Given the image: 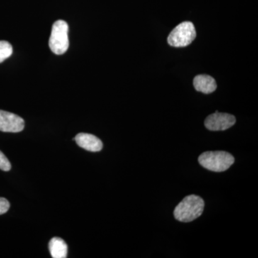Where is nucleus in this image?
<instances>
[{"label":"nucleus","mask_w":258,"mask_h":258,"mask_svg":"<svg viewBox=\"0 0 258 258\" xmlns=\"http://www.w3.org/2000/svg\"><path fill=\"white\" fill-rule=\"evenodd\" d=\"M204 208L205 202L203 198L198 195H189L174 209V218L182 222L194 221L201 216Z\"/></svg>","instance_id":"f257e3e1"},{"label":"nucleus","mask_w":258,"mask_h":258,"mask_svg":"<svg viewBox=\"0 0 258 258\" xmlns=\"http://www.w3.org/2000/svg\"><path fill=\"white\" fill-rule=\"evenodd\" d=\"M200 165L208 170L222 172L227 170L235 162V158L230 153L217 151L206 152L198 158Z\"/></svg>","instance_id":"f03ea898"},{"label":"nucleus","mask_w":258,"mask_h":258,"mask_svg":"<svg viewBox=\"0 0 258 258\" xmlns=\"http://www.w3.org/2000/svg\"><path fill=\"white\" fill-rule=\"evenodd\" d=\"M49 46L56 55H62L69 49V25L64 20H57L52 25Z\"/></svg>","instance_id":"7ed1b4c3"},{"label":"nucleus","mask_w":258,"mask_h":258,"mask_svg":"<svg viewBox=\"0 0 258 258\" xmlns=\"http://www.w3.org/2000/svg\"><path fill=\"white\" fill-rule=\"evenodd\" d=\"M197 36L196 29L191 22H184L178 25L167 38L169 45L175 47L188 46Z\"/></svg>","instance_id":"20e7f679"},{"label":"nucleus","mask_w":258,"mask_h":258,"mask_svg":"<svg viewBox=\"0 0 258 258\" xmlns=\"http://www.w3.org/2000/svg\"><path fill=\"white\" fill-rule=\"evenodd\" d=\"M236 118L234 115L229 113L215 112L213 114L209 115L205 119V125L207 128L214 132L225 131L235 125Z\"/></svg>","instance_id":"39448f33"},{"label":"nucleus","mask_w":258,"mask_h":258,"mask_svg":"<svg viewBox=\"0 0 258 258\" xmlns=\"http://www.w3.org/2000/svg\"><path fill=\"white\" fill-rule=\"evenodd\" d=\"M25 128V120L19 115L0 110V131L18 133Z\"/></svg>","instance_id":"423d86ee"},{"label":"nucleus","mask_w":258,"mask_h":258,"mask_svg":"<svg viewBox=\"0 0 258 258\" xmlns=\"http://www.w3.org/2000/svg\"><path fill=\"white\" fill-rule=\"evenodd\" d=\"M74 140L80 147L89 152H98L103 149L101 139L92 134L80 133L76 135Z\"/></svg>","instance_id":"0eeeda50"},{"label":"nucleus","mask_w":258,"mask_h":258,"mask_svg":"<svg viewBox=\"0 0 258 258\" xmlns=\"http://www.w3.org/2000/svg\"><path fill=\"white\" fill-rule=\"evenodd\" d=\"M194 86L199 92L210 94L216 91L217 83L212 76L208 75H199L194 79Z\"/></svg>","instance_id":"6e6552de"},{"label":"nucleus","mask_w":258,"mask_h":258,"mask_svg":"<svg viewBox=\"0 0 258 258\" xmlns=\"http://www.w3.org/2000/svg\"><path fill=\"white\" fill-rule=\"evenodd\" d=\"M49 249L53 258H66L68 254L67 244L60 237H53L49 242Z\"/></svg>","instance_id":"1a4fd4ad"},{"label":"nucleus","mask_w":258,"mask_h":258,"mask_svg":"<svg viewBox=\"0 0 258 258\" xmlns=\"http://www.w3.org/2000/svg\"><path fill=\"white\" fill-rule=\"evenodd\" d=\"M13 46L8 41H0V63L8 59L13 54Z\"/></svg>","instance_id":"9d476101"},{"label":"nucleus","mask_w":258,"mask_h":258,"mask_svg":"<svg viewBox=\"0 0 258 258\" xmlns=\"http://www.w3.org/2000/svg\"><path fill=\"white\" fill-rule=\"evenodd\" d=\"M0 169L5 171H8L11 169V164L10 161L1 151H0Z\"/></svg>","instance_id":"9b49d317"},{"label":"nucleus","mask_w":258,"mask_h":258,"mask_svg":"<svg viewBox=\"0 0 258 258\" xmlns=\"http://www.w3.org/2000/svg\"><path fill=\"white\" fill-rule=\"evenodd\" d=\"M10 203L5 198H0V215L6 213L9 210Z\"/></svg>","instance_id":"f8f14e48"}]
</instances>
